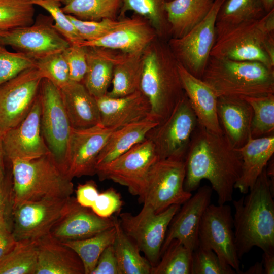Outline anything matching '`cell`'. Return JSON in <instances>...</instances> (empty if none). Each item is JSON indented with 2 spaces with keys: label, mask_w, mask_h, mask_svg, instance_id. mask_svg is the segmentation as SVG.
Instances as JSON below:
<instances>
[{
  "label": "cell",
  "mask_w": 274,
  "mask_h": 274,
  "mask_svg": "<svg viewBox=\"0 0 274 274\" xmlns=\"http://www.w3.org/2000/svg\"><path fill=\"white\" fill-rule=\"evenodd\" d=\"M34 5L47 11L55 22V28L65 38L70 44L80 45L83 40L80 37L67 14L62 9L60 0H31Z\"/></svg>",
  "instance_id": "cell-41"
},
{
  "label": "cell",
  "mask_w": 274,
  "mask_h": 274,
  "mask_svg": "<svg viewBox=\"0 0 274 274\" xmlns=\"http://www.w3.org/2000/svg\"><path fill=\"white\" fill-rule=\"evenodd\" d=\"M41 104L39 94L24 119L15 127L2 134L6 157L30 161L50 152L41 128Z\"/></svg>",
  "instance_id": "cell-18"
},
{
  "label": "cell",
  "mask_w": 274,
  "mask_h": 274,
  "mask_svg": "<svg viewBox=\"0 0 274 274\" xmlns=\"http://www.w3.org/2000/svg\"><path fill=\"white\" fill-rule=\"evenodd\" d=\"M166 0H123L117 19L126 17L128 11L146 19L155 30L158 38L167 41L169 26L165 10Z\"/></svg>",
  "instance_id": "cell-33"
},
{
  "label": "cell",
  "mask_w": 274,
  "mask_h": 274,
  "mask_svg": "<svg viewBox=\"0 0 274 274\" xmlns=\"http://www.w3.org/2000/svg\"><path fill=\"white\" fill-rule=\"evenodd\" d=\"M78 203L76 198L25 202L12 207V229L17 241H38L50 234L54 225Z\"/></svg>",
  "instance_id": "cell-8"
},
{
  "label": "cell",
  "mask_w": 274,
  "mask_h": 274,
  "mask_svg": "<svg viewBox=\"0 0 274 274\" xmlns=\"http://www.w3.org/2000/svg\"><path fill=\"white\" fill-rule=\"evenodd\" d=\"M266 13L274 10V0H260Z\"/></svg>",
  "instance_id": "cell-55"
},
{
  "label": "cell",
  "mask_w": 274,
  "mask_h": 274,
  "mask_svg": "<svg viewBox=\"0 0 274 274\" xmlns=\"http://www.w3.org/2000/svg\"><path fill=\"white\" fill-rule=\"evenodd\" d=\"M210 56L256 61L274 68V10L258 19L236 23L216 21Z\"/></svg>",
  "instance_id": "cell-4"
},
{
  "label": "cell",
  "mask_w": 274,
  "mask_h": 274,
  "mask_svg": "<svg viewBox=\"0 0 274 274\" xmlns=\"http://www.w3.org/2000/svg\"><path fill=\"white\" fill-rule=\"evenodd\" d=\"M192 251L173 240L161 255L151 274H191Z\"/></svg>",
  "instance_id": "cell-37"
},
{
  "label": "cell",
  "mask_w": 274,
  "mask_h": 274,
  "mask_svg": "<svg viewBox=\"0 0 274 274\" xmlns=\"http://www.w3.org/2000/svg\"><path fill=\"white\" fill-rule=\"evenodd\" d=\"M16 241L12 232V219L0 217V259L12 248Z\"/></svg>",
  "instance_id": "cell-51"
},
{
  "label": "cell",
  "mask_w": 274,
  "mask_h": 274,
  "mask_svg": "<svg viewBox=\"0 0 274 274\" xmlns=\"http://www.w3.org/2000/svg\"><path fill=\"white\" fill-rule=\"evenodd\" d=\"M231 266L223 264L212 250L200 246L192 251L191 274H236Z\"/></svg>",
  "instance_id": "cell-43"
},
{
  "label": "cell",
  "mask_w": 274,
  "mask_h": 274,
  "mask_svg": "<svg viewBox=\"0 0 274 274\" xmlns=\"http://www.w3.org/2000/svg\"><path fill=\"white\" fill-rule=\"evenodd\" d=\"M180 205H173L156 213L150 206L143 204L136 215L119 213L120 225L124 232L135 243L152 267L159 262L166 233Z\"/></svg>",
  "instance_id": "cell-7"
},
{
  "label": "cell",
  "mask_w": 274,
  "mask_h": 274,
  "mask_svg": "<svg viewBox=\"0 0 274 274\" xmlns=\"http://www.w3.org/2000/svg\"><path fill=\"white\" fill-rule=\"evenodd\" d=\"M123 205L120 194L110 188L99 193L91 209L99 217L110 218L115 214L120 213Z\"/></svg>",
  "instance_id": "cell-47"
},
{
  "label": "cell",
  "mask_w": 274,
  "mask_h": 274,
  "mask_svg": "<svg viewBox=\"0 0 274 274\" xmlns=\"http://www.w3.org/2000/svg\"><path fill=\"white\" fill-rule=\"evenodd\" d=\"M95 98L100 123L107 128L118 129L150 116V104L140 90L123 97L106 94Z\"/></svg>",
  "instance_id": "cell-21"
},
{
  "label": "cell",
  "mask_w": 274,
  "mask_h": 274,
  "mask_svg": "<svg viewBox=\"0 0 274 274\" xmlns=\"http://www.w3.org/2000/svg\"><path fill=\"white\" fill-rule=\"evenodd\" d=\"M184 187L191 192L202 180H208L217 193L218 203L232 200L234 185L242 166L240 153L229 143L224 133L210 131L198 123L186 156Z\"/></svg>",
  "instance_id": "cell-1"
},
{
  "label": "cell",
  "mask_w": 274,
  "mask_h": 274,
  "mask_svg": "<svg viewBox=\"0 0 274 274\" xmlns=\"http://www.w3.org/2000/svg\"><path fill=\"white\" fill-rule=\"evenodd\" d=\"M261 262L264 274L274 273V252H263Z\"/></svg>",
  "instance_id": "cell-52"
},
{
  "label": "cell",
  "mask_w": 274,
  "mask_h": 274,
  "mask_svg": "<svg viewBox=\"0 0 274 274\" xmlns=\"http://www.w3.org/2000/svg\"><path fill=\"white\" fill-rule=\"evenodd\" d=\"M37 259V241H17L0 259V274H36Z\"/></svg>",
  "instance_id": "cell-34"
},
{
  "label": "cell",
  "mask_w": 274,
  "mask_h": 274,
  "mask_svg": "<svg viewBox=\"0 0 274 274\" xmlns=\"http://www.w3.org/2000/svg\"><path fill=\"white\" fill-rule=\"evenodd\" d=\"M242 157L241 176L234 185L244 194H247L266 167L274 153L273 134L260 138L251 137L237 149Z\"/></svg>",
  "instance_id": "cell-26"
},
{
  "label": "cell",
  "mask_w": 274,
  "mask_h": 274,
  "mask_svg": "<svg viewBox=\"0 0 274 274\" xmlns=\"http://www.w3.org/2000/svg\"><path fill=\"white\" fill-rule=\"evenodd\" d=\"M67 15L83 41H91L102 38L122 24L125 18L90 21L79 19L71 15Z\"/></svg>",
  "instance_id": "cell-44"
},
{
  "label": "cell",
  "mask_w": 274,
  "mask_h": 274,
  "mask_svg": "<svg viewBox=\"0 0 274 274\" xmlns=\"http://www.w3.org/2000/svg\"><path fill=\"white\" fill-rule=\"evenodd\" d=\"M201 79L217 97L274 94V68L256 61L210 56Z\"/></svg>",
  "instance_id": "cell-5"
},
{
  "label": "cell",
  "mask_w": 274,
  "mask_h": 274,
  "mask_svg": "<svg viewBox=\"0 0 274 274\" xmlns=\"http://www.w3.org/2000/svg\"><path fill=\"white\" fill-rule=\"evenodd\" d=\"M35 13L31 0H0V30L30 25L35 21Z\"/></svg>",
  "instance_id": "cell-39"
},
{
  "label": "cell",
  "mask_w": 274,
  "mask_h": 274,
  "mask_svg": "<svg viewBox=\"0 0 274 274\" xmlns=\"http://www.w3.org/2000/svg\"><path fill=\"white\" fill-rule=\"evenodd\" d=\"M37 241L36 274H85L78 254L51 234Z\"/></svg>",
  "instance_id": "cell-25"
},
{
  "label": "cell",
  "mask_w": 274,
  "mask_h": 274,
  "mask_svg": "<svg viewBox=\"0 0 274 274\" xmlns=\"http://www.w3.org/2000/svg\"><path fill=\"white\" fill-rule=\"evenodd\" d=\"M35 67L43 78L50 80L59 89L71 81L68 66L63 51L35 60Z\"/></svg>",
  "instance_id": "cell-42"
},
{
  "label": "cell",
  "mask_w": 274,
  "mask_h": 274,
  "mask_svg": "<svg viewBox=\"0 0 274 274\" xmlns=\"http://www.w3.org/2000/svg\"><path fill=\"white\" fill-rule=\"evenodd\" d=\"M213 2L214 0L166 1L164 7L170 38H179L190 31L204 18Z\"/></svg>",
  "instance_id": "cell-29"
},
{
  "label": "cell",
  "mask_w": 274,
  "mask_h": 274,
  "mask_svg": "<svg viewBox=\"0 0 274 274\" xmlns=\"http://www.w3.org/2000/svg\"><path fill=\"white\" fill-rule=\"evenodd\" d=\"M243 274H264L262 262H256Z\"/></svg>",
  "instance_id": "cell-54"
},
{
  "label": "cell",
  "mask_w": 274,
  "mask_h": 274,
  "mask_svg": "<svg viewBox=\"0 0 274 274\" xmlns=\"http://www.w3.org/2000/svg\"><path fill=\"white\" fill-rule=\"evenodd\" d=\"M198 245L213 250L221 262L241 270L235 244L233 217L229 205L210 204L201 217L198 231Z\"/></svg>",
  "instance_id": "cell-14"
},
{
  "label": "cell",
  "mask_w": 274,
  "mask_h": 274,
  "mask_svg": "<svg viewBox=\"0 0 274 274\" xmlns=\"http://www.w3.org/2000/svg\"><path fill=\"white\" fill-rule=\"evenodd\" d=\"M198 123L185 93L168 117L152 128L146 139L153 143L159 159L185 160Z\"/></svg>",
  "instance_id": "cell-9"
},
{
  "label": "cell",
  "mask_w": 274,
  "mask_h": 274,
  "mask_svg": "<svg viewBox=\"0 0 274 274\" xmlns=\"http://www.w3.org/2000/svg\"><path fill=\"white\" fill-rule=\"evenodd\" d=\"M217 114L225 136L235 149L242 147L252 137L253 109L242 97H218Z\"/></svg>",
  "instance_id": "cell-23"
},
{
  "label": "cell",
  "mask_w": 274,
  "mask_h": 274,
  "mask_svg": "<svg viewBox=\"0 0 274 274\" xmlns=\"http://www.w3.org/2000/svg\"><path fill=\"white\" fill-rule=\"evenodd\" d=\"M10 162L13 207L27 201L66 198L73 194L72 179L51 153L30 161Z\"/></svg>",
  "instance_id": "cell-6"
},
{
  "label": "cell",
  "mask_w": 274,
  "mask_h": 274,
  "mask_svg": "<svg viewBox=\"0 0 274 274\" xmlns=\"http://www.w3.org/2000/svg\"><path fill=\"white\" fill-rule=\"evenodd\" d=\"M248 193L233 201L235 244L239 259L254 247L274 252V188L266 167Z\"/></svg>",
  "instance_id": "cell-2"
},
{
  "label": "cell",
  "mask_w": 274,
  "mask_h": 274,
  "mask_svg": "<svg viewBox=\"0 0 274 274\" xmlns=\"http://www.w3.org/2000/svg\"><path fill=\"white\" fill-rule=\"evenodd\" d=\"M116 233L113 243L119 274H151L152 266L142 256L138 246L124 232L118 218L114 216Z\"/></svg>",
  "instance_id": "cell-32"
},
{
  "label": "cell",
  "mask_w": 274,
  "mask_h": 274,
  "mask_svg": "<svg viewBox=\"0 0 274 274\" xmlns=\"http://www.w3.org/2000/svg\"><path fill=\"white\" fill-rule=\"evenodd\" d=\"M225 0H214L204 18L185 36L170 38L167 44L178 62L194 76L201 79L216 39L218 12Z\"/></svg>",
  "instance_id": "cell-11"
},
{
  "label": "cell",
  "mask_w": 274,
  "mask_h": 274,
  "mask_svg": "<svg viewBox=\"0 0 274 274\" xmlns=\"http://www.w3.org/2000/svg\"><path fill=\"white\" fill-rule=\"evenodd\" d=\"M159 159L152 142L145 139L111 162L96 168L100 181L125 186L138 199L142 196L149 172Z\"/></svg>",
  "instance_id": "cell-13"
},
{
  "label": "cell",
  "mask_w": 274,
  "mask_h": 274,
  "mask_svg": "<svg viewBox=\"0 0 274 274\" xmlns=\"http://www.w3.org/2000/svg\"><path fill=\"white\" fill-rule=\"evenodd\" d=\"M115 129L101 124L87 128H72L66 164L70 178L96 174L97 157Z\"/></svg>",
  "instance_id": "cell-17"
},
{
  "label": "cell",
  "mask_w": 274,
  "mask_h": 274,
  "mask_svg": "<svg viewBox=\"0 0 274 274\" xmlns=\"http://www.w3.org/2000/svg\"><path fill=\"white\" fill-rule=\"evenodd\" d=\"M63 11L83 20L118 19L123 0H60Z\"/></svg>",
  "instance_id": "cell-35"
},
{
  "label": "cell",
  "mask_w": 274,
  "mask_h": 274,
  "mask_svg": "<svg viewBox=\"0 0 274 274\" xmlns=\"http://www.w3.org/2000/svg\"><path fill=\"white\" fill-rule=\"evenodd\" d=\"M13 207L12 182L5 175H0V217L12 219Z\"/></svg>",
  "instance_id": "cell-49"
},
{
  "label": "cell",
  "mask_w": 274,
  "mask_h": 274,
  "mask_svg": "<svg viewBox=\"0 0 274 274\" xmlns=\"http://www.w3.org/2000/svg\"><path fill=\"white\" fill-rule=\"evenodd\" d=\"M158 124L149 117L115 129L100 152L96 168L111 162L144 141L147 133Z\"/></svg>",
  "instance_id": "cell-30"
},
{
  "label": "cell",
  "mask_w": 274,
  "mask_h": 274,
  "mask_svg": "<svg viewBox=\"0 0 274 274\" xmlns=\"http://www.w3.org/2000/svg\"><path fill=\"white\" fill-rule=\"evenodd\" d=\"M170 1V0H166V1Z\"/></svg>",
  "instance_id": "cell-57"
},
{
  "label": "cell",
  "mask_w": 274,
  "mask_h": 274,
  "mask_svg": "<svg viewBox=\"0 0 274 274\" xmlns=\"http://www.w3.org/2000/svg\"><path fill=\"white\" fill-rule=\"evenodd\" d=\"M99 193L95 182L93 180H89L78 184L76 190V199L81 207L91 208Z\"/></svg>",
  "instance_id": "cell-50"
},
{
  "label": "cell",
  "mask_w": 274,
  "mask_h": 274,
  "mask_svg": "<svg viewBox=\"0 0 274 274\" xmlns=\"http://www.w3.org/2000/svg\"><path fill=\"white\" fill-rule=\"evenodd\" d=\"M212 192L210 186L200 187L194 195L182 204L169 223L161 255L174 239L179 241L192 251L198 247L200 222L205 210L211 203Z\"/></svg>",
  "instance_id": "cell-19"
},
{
  "label": "cell",
  "mask_w": 274,
  "mask_h": 274,
  "mask_svg": "<svg viewBox=\"0 0 274 274\" xmlns=\"http://www.w3.org/2000/svg\"><path fill=\"white\" fill-rule=\"evenodd\" d=\"M39 96L41 104V128L51 153L66 173V155L72 126L65 111L60 89L43 78Z\"/></svg>",
  "instance_id": "cell-12"
},
{
  "label": "cell",
  "mask_w": 274,
  "mask_h": 274,
  "mask_svg": "<svg viewBox=\"0 0 274 274\" xmlns=\"http://www.w3.org/2000/svg\"><path fill=\"white\" fill-rule=\"evenodd\" d=\"M115 233L114 226L87 238L61 242L78 254L83 263L85 274H91L102 252L113 244Z\"/></svg>",
  "instance_id": "cell-36"
},
{
  "label": "cell",
  "mask_w": 274,
  "mask_h": 274,
  "mask_svg": "<svg viewBox=\"0 0 274 274\" xmlns=\"http://www.w3.org/2000/svg\"><path fill=\"white\" fill-rule=\"evenodd\" d=\"M51 16L40 15L28 26L15 28L0 36V43L10 46L36 60L62 52L70 43L54 27Z\"/></svg>",
  "instance_id": "cell-15"
},
{
  "label": "cell",
  "mask_w": 274,
  "mask_h": 274,
  "mask_svg": "<svg viewBox=\"0 0 274 274\" xmlns=\"http://www.w3.org/2000/svg\"><path fill=\"white\" fill-rule=\"evenodd\" d=\"M155 30L143 17L133 14L125 17L123 23L106 36L91 41H83L80 45L94 46L125 53L143 52L157 38Z\"/></svg>",
  "instance_id": "cell-20"
},
{
  "label": "cell",
  "mask_w": 274,
  "mask_h": 274,
  "mask_svg": "<svg viewBox=\"0 0 274 274\" xmlns=\"http://www.w3.org/2000/svg\"><path fill=\"white\" fill-rule=\"evenodd\" d=\"M60 90L72 128L83 129L101 124L96 98L83 83L70 81Z\"/></svg>",
  "instance_id": "cell-27"
},
{
  "label": "cell",
  "mask_w": 274,
  "mask_h": 274,
  "mask_svg": "<svg viewBox=\"0 0 274 274\" xmlns=\"http://www.w3.org/2000/svg\"><path fill=\"white\" fill-rule=\"evenodd\" d=\"M87 70L82 82L95 98L108 92L119 51L94 46H85Z\"/></svg>",
  "instance_id": "cell-28"
},
{
  "label": "cell",
  "mask_w": 274,
  "mask_h": 274,
  "mask_svg": "<svg viewBox=\"0 0 274 274\" xmlns=\"http://www.w3.org/2000/svg\"><path fill=\"white\" fill-rule=\"evenodd\" d=\"M63 54L68 66L70 80L82 83L87 70L85 46L71 44Z\"/></svg>",
  "instance_id": "cell-46"
},
{
  "label": "cell",
  "mask_w": 274,
  "mask_h": 274,
  "mask_svg": "<svg viewBox=\"0 0 274 274\" xmlns=\"http://www.w3.org/2000/svg\"><path fill=\"white\" fill-rule=\"evenodd\" d=\"M43 79L39 71L27 69L0 85V132L21 122L30 111Z\"/></svg>",
  "instance_id": "cell-16"
},
{
  "label": "cell",
  "mask_w": 274,
  "mask_h": 274,
  "mask_svg": "<svg viewBox=\"0 0 274 274\" xmlns=\"http://www.w3.org/2000/svg\"><path fill=\"white\" fill-rule=\"evenodd\" d=\"M178 65L167 41L158 37L143 52L140 90L150 104L149 117L159 123L168 117L185 94Z\"/></svg>",
  "instance_id": "cell-3"
},
{
  "label": "cell",
  "mask_w": 274,
  "mask_h": 274,
  "mask_svg": "<svg viewBox=\"0 0 274 274\" xmlns=\"http://www.w3.org/2000/svg\"><path fill=\"white\" fill-rule=\"evenodd\" d=\"M253 109L251 124L252 138H256L273 134L274 94L242 97Z\"/></svg>",
  "instance_id": "cell-38"
},
{
  "label": "cell",
  "mask_w": 274,
  "mask_h": 274,
  "mask_svg": "<svg viewBox=\"0 0 274 274\" xmlns=\"http://www.w3.org/2000/svg\"><path fill=\"white\" fill-rule=\"evenodd\" d=\"M7 31L8 30H0V36H3L4 34H5L7 32Z\"/></svg>",
  "instance_id": "cell-56"
},
{
  "label": "cell",
  "mask_w": 274,
  "mask_h": 274,
  "mask_svg": "<svg viewBox=\"0 0 274 274\" xmlns=\"http://www.w3.org/2000/svg\"><path fill=\"white\" fill-rule=\"evenodd\" d=\"M185 176V160L158 159L149 172L139 203L150 206L156 213L181 206L192 195L184 189Z\"/></svg>",
  "instance_id": "cell-10"
},
{
  "label": "cell",
  "mask_w": 274,
  "mask_h": 274,
  "mask_svg": "<svg viewBox=\"0 0 274 274\" xmlns=\"http://www.w3.org/2000/svg\"><path fill=\"white\" fill-rule=\"evenodd\" d=\"M266 13L260 0H225L220 8L216 21L236 23L258 19Z\"/></svg>",
  "instance_id": "cell-40"
},
{
  "label": "cell",
  "mask_w": 274,
  "mask_h": 274,
  "mask_svg": "<svg viewBox=\"0 0 274 274\" xmlns=\"http://www.w3.org/2000/svg\"><path fill=\"white\" fill-rule=\"evenodd\" d=\"M33 67L35 60L21 52L9 51L0 43V85Z\"/></svg>",
  "instance_id": "cell-45"
},
{
  "label": "cell",
  "mask_w": 274,
  "mask_h": 274,
  "mask_svg": "<svg viewBox=\"0 0 274 274\" xmlns=\"http://www.w3.org/2000/svg\"><path fill=\"white\" fill-rule=\"evenodd\" d=\"M114 227V216L102 218L91 208L78 203L56 223L51 231L54 238L64 242L87 238Z\"/></svg>",
  "instance_id": "cell-24"
},
{
  "label": "cell",
  "mask_w": 274,
  "mask_h": 274,
  "mask_svg": "<svg viewBox=\"0 0 274 274\" xmlns=\"http://www.w3.org/2000/svg\"><path fill=\"white\" fill-rule=\"evenodd\" d=\"M91 274H119L113 244L107 247L102 252Z\"/></svg>",
  "instance_id": "cell-48"
},
{
  "label": "cell",
  "mask_w": 274,
  "mask_h": 274,
  "mask_svg": "<svg viewBox=\"0 0 274 274\" xmlns=\"http://www.w3.org/2000/svg\"><path fill=\"white\" fill-rule=\"evenodd\" d=\"M6 157L2 139V134L0 132V175L6 174L5 166V158Z\"/></svg>",
  "instance_id": "cell-53"
},
{
  "label": "cell",
  "mask_w": 274,
  "mask_h": 274,
  "mask_svg": "<svg viewBox=\"0 0 274 274\" xmlns=\"http://www.w3.org/2000/svg\"><path fill=\"white\" fill-rule=\"evenodd\" d=\"M143 68V52H118L112 80V88L106 95L123 97L140 90Z\"/></svg>",
  "instance_id": "cell-31"
},
{
  "label": "cell",
  "mask_w": 274,
  "mask_h": 274,
  "mask_svg": "<svg viewBox=\"0 0 274 274\" xmlns=\"http://www.w3.org/2000/svg\"><path fill=\"white\" fill-rule=\"evenodd\" d=\"M182 86L198 124L215 133H223L217 114L218 97L201 79L185 70L179 63Z\"/></svg>",
  "instance_id": "cell-22"
}]
</instances>
